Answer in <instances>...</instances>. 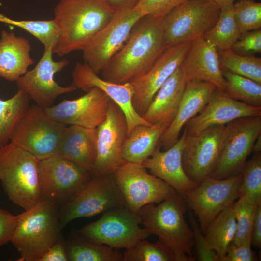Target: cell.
Masks as SVG:
<instances>
[{
    "mask_svg": "<svg viewBox=\"0 0 261 261\" xmlns=\"http://www.w3.org/2000/svg\"><path fill=\"white\" fill-rule=\"evenodd\" d=\"M167 47L160 22L145 15L101 71L103 78L116 84L131 82L145 74Z\"/></svg>",
    "mask_w": 261,
    "mask_h": 261,
    "instance_id": "obj_1",
    "label": "cell"
},
{
    "mask_svg": "<svg viewBox=\"0 0 261 261\" xmlns=\"http://www.w3.org/2000/svg\"><path fill=\"white\" fill-rule=\"evenodd\" d=\"M116 12L103 0H60L54 9L59 36L53 53L62 57L82 50Z\"/></svg>",
    "mask_w": 261,
    "mask_h": 261,
    "instance_id": "obj_2",
    "label": "cell"
},
{
    "mask_svg": "<svg viewBox=\"0 0 261 261\" xmlns=\"http://www.w3.org/2000/svg\"><path fill=\"white\" fill-rule=\"evenodd\" d=\"M149 203L137 213L144 228L163 241L174 253L176 261H193V232L184 215L187 205L174 189L161 202Z\"/></svg>",
    "mask_w": 261,
    "mask_h": 261,
    "instance_id": "obj_3",
    "label": "cell"
},
{
    "mask_svg": "<svg viewBox=\"0 0 261 261\" xmlns=\"http://www.w3.org/2000/svg\"><path fill=\"white\" fill-rule=\"evenodd\" d=\"M0 180L9 199L25 210L42 201L41 160L11 142L0 147Z\"/></svg>",
    "mask_w": 261,
    "mask_h": 261,
    "instance_id": "obj_4",
    "label": "cell"
},
{
    "mask_svg": "<svg viewBox=\"0 0 261 261\" xmlns=\"http://www.w3.org/2000/svg\"><path fill=\"white\" fill-rule=\"evenodd\" d=\"M58 208L42 201L19 214L11 242L20 254L18 261H39L62 237Z\"/></svg>",
    "mask_w": 261,
    "mask_h": 261,
    "instance_id": "obj_5",
    "label": "cell"
},
{
    "mask_svg": "<svg viewBox=\"0 0 261 261\" xmlns=\"http://www.w3.org/2000/svg\"><path fill=\"white\" fill-rule=\"evenodd\" d=\"M220 12L212 0H187L178 5L160 21L166 46L203 37L216 24Z\"/></svg>",
    "mask_w": 261,
    "mask_h": 261,
    "instance_id": "obj_6",
    "label": "cell"
},
{
    "mask_svg": "<svg viewBox=\"0 0 261 261\" xmlns=\"http://www.w3.org/2000/svg\"><path fill=\"white\" fill-rule=\"evenodd\" d=\"M140 224L142 219L137 213L121 206L104 212L99 219L85 225L76 232L93 243L115 249H127L151 235Z\"/></svg>",
    "mask_w": 261,
    "mask_h": 261,
    "instance_id": "obj_7",
    "label": "cell"
},
{
    "mask_svg": "<svg viewBox=\"0 0 261 261\" xmlns=\"http://www.w3.org/2000/svg\"><path fill=\"white\" fill-rule=\"evenodd\" d=\"M67 125L50 117L44 108L29 106L14 128L10 142L40 160L57 154Z\"/></svg>",
    "mask_w": 261,
    "mask_h": 261,
    "instance_id": "obj_8",
    "label": "cell"
},
{
    "mask_svg": "<svg viewBox=\"0 0 261 261\" xmlns=\"http://www.w3.org/2000/svg\"><path fill=\"white\" fill-rule=\"evenodd\" d=\"M41 178L42 201L59 209L76 197L91 177L89 172L55 154L41 160Z\"/></svg>",
    "mask_w": 261,
    "mask_h": 261,
    "instance_id": "obj_9",
    "label": "cell"
},
{
    "mask_svg": "<svg viewBox=\"0 0 261 261\" xmlns=\"http://www.w3.org/2000/svg\"><path fill=\"white\" fill-rule=\"evenodd\" d=\"M226 126L220 154L210 176L218 179L242 174L255 142L261 134V116L239 118Z\"/></svg>",
    "mask_w": 261,
    "mask_h": 261,
    "instance_id": "obj_10",
    "label": "cell"
},
{
    "mask_svg": "<svg viewBox=\"0 0 261 261\" xmlns=\"http://www.w3.org/2000/svg\"><path fill=\"white\" fill-rule=\"evenodd\" d=\"M145 15L138 6L116 11L82 49L84 62L98 74L123 46L135 24Z\"/></svg>",
    "mask_w": 261,
    "mask_h": 261,
    "instance_id": "obj_11",
    "label": "cell"
},
{
    "mask_svg": "<svg viewBox=\"0 0 261 261\" xmlns=\"http://www.w3.org/2000/svg\"><path fill=\"white\" fill-rule=\"evenodd\" d=\"M112 175L123 196L125 206L134 213L147 204L160 203L174 189L149 174L142 164L126 161Z\"/></svg>",
    "mask_w": 261,
    "mask_h": 261,
    "instance_id": "obj_12",
    "label": "cell"
},
{
    "mask_svg": "<svg viewBox=\"0 0 261 261\" xmlns=\"http://www.w3.org/2000/svg\"><path fill=\"white\" fill-rule=\"evenodd\" d=\"M242 173L222 179L208 176L184 197L187 207L198 218L203 234L214 218L238 198Z\"/></svg>",
    "mask_w": 261,
    "mask_h": 261,
    "instance_id": "obj_13",
    "label": "cell"
},
{
    "mask_svg": "<svg viewBox=\"0 0 261 261\" xmlns=\"http://www.w3.org/2000/svg\"><path fill=\"white\" fill-rule=\"evenodd\" d=\"M125 206V200L112 174L91 177L73 200L58 209L60 227L81 218L91 217L115 207Z\"/></svg>",
    "mask_w": 261,
    "mask_h": 261,
    "instance_id": "obj_14",
    "label": "cell"
},
{
    "mask_svg": "<svg viewBox=\"0 0 261 261\" xmlns=\"http://www.w3.org/2000/svg\"><path fill=\"white\" fill-rule=\"evenodd\" d=\"M127 124L121 108L112 100L104 121L97 127V158L91 177L112 174L126 161L122 153Z\"/></svg>",
    "mask_w": 261,
    "mask_h": 261,
    "instance_id": "obj_15",
    "label": "cell"
},
{
    "mask_svg": "<svg viewBox=\"0 0 261 261\" xmlns=\"http://www.w3.org/2000/svg\"><path fill=\"white\" fill-rule=\"evenodd\" d=\"M226 130V125H215L195 134H186L182 164L186 174L193 181L199 183L213 173Z\"/></svg>",
    "mask_w": 261,
    "mask_h": 261,
    "instance_id": "obj_16",
    "label": "cell"
},
{
    "mask_svg": "<svg viewBox=\"0 0 261 261\" xmlns=\"http://www.w3.org/2000/svg\"><path fill=\"white\" fill-rule=\"evenodd\" d=\"M53 50V47L44 49L42 57L34 68L28 71L16 81L18 89L23 91L35 104L43 108L53 105L60 95L77 89L72 85L60 86L55 81V74L67 66L69 62L66 59L54 61Z\"/></svg>",
    "mask_w": 261,
    "mask_h": 261,
    "instance_id": "obj_17",
    "label": "cell"
},
{
    "mask_svg": "<svg viewBox=\"0 0 261 261\" xmlns=\"http://www.w3.org/2000/svg\"><path fill=\"white\" fill-rule=\"evenodd\" d=\"M191 42L168 47L145 74L130 82L134 89L132 105L140 116L145 112L158 91L180 66Z\"/></svg>",
    "mask_w": 261,
    "mask_h": 261,
    "instance_id": "obj_18",
    "label": "cell"
},
{
    "mask_svg": "<svg viewBox=\"0 0 261 261\" xmlns=\"http://www.w3.org/2000/svg\"><path fill=\"white\" fill-rule=\"evenodd\" d=\"M111 101L105 93L95 87L78 98L64 99L44 109L50 117L66 125L95 128L105 119Z\"/></svg>",
    "mask_w": 261,
    "mask_h": 261,
    "instance_id": "obj_19",
    "label": "cell"
},
{
    "mask_svg": "<svg viewBox=\"0 0 261 261\" xmlns=\"http://www.w3.org/2000/svg\"><path fill=\"white\" fill-rule=\"evenodd\" d=\"M72 76V85L77 89L87 92L93 87L99 88L121 108L127 121V136L138 124L153 125L145 120L133 108L132 99L134 89L130 82L116 84L102 79L85 62L76 63Z\"/></svg>",
    "mask_w": 261,
    "mask_h": 261,
    "instance_id": "obj_20",
    "label": "cell"
},
{
    "mask_svg": "<svg viewBox=\"0 0 261 261\" xmlns=\"http://www.w3.org/2000/svg\"><path fill=\"white\" fill-rule=\"evenodd\" d=\"M261 116V107H255L229 97L217 88L199 114L188 121L184 130L188 135L197 134L215 125H225L239 118Z\"/></svg>",
    "mask_w": 261,
    "mask_h": 261,
    "instance_id": "obj_21",
    "label": "cell"
},
{
    "mask_svg": "<svg viewBox=\"0 0 261 261\" xmlns=\"http://www.w3.org/2000/svg\"><path fill=\"white\" fill-rule=\"evenodd\" d=\"M186 82L203 81L225 91L226 81L222 74L217 48L203 37L191 42L181 65Z\"/></svg>",
    "mask_w": 261,
    "mask_h": 261,
    "instance_id": "obj_22",
    "label": "cell"
},
{
    "mask_svg": "<svg viewBox=\"0 0 261 261\" xmlns=\"http://www.w3.org/2000/svg\"><path fill=\"white\" fill-rule=\"evenodd\" d=\"M186 131L171 147L164 151L158 145L154 153L142 163L155 176L166 182L183 198L198 185L186 174L182 164Z\"/></svg>",
    "mask_w": 261,
    "mask_h": 261,
    "instance_id": "obj_23",
    "label": "cell"
},
{
    "mask_svg": "<svg viewBox=\"0 0 261 261\" xmlns=\"http://www.w3.org/2000/svg\"><path fill=\"white\" fill-rule=\"evenodd\" d=\"M217 88L215 85L206 81L187 82L177 115L160 138V147L167 150L178 141L183 127L204 108Z\"/></svg>",
    "mask_w": 261,
    "mask_h": 261,
    "instance_id": "obj_24",
    "label": "cell"
},
{
    "mask_svg": "<svg viewBox=\"0 0 261 261\" xmlns=\"http://www.w3.org/2000/svg\"><path fill=\"white\" fill-rule=\"evenodd\" d=\"M186 83L180 66L158 91L141 116L153 125L167 129L177 115Z\"/></svg>",
    "mask_w": 261,
    "mask_h": 261,
    "instance_id": "obj_25",
    "label": "cell"
},
{
    "mask_svg": "<svg viewBox=\"0 0 261 261\" xmlns=\"http://www.w3.org/2000/svg\"><path fill=\"white\" fill-rule=\"evenodd\" d=\"M97 128L67 126L58 147V154L90 172L97 158Z\"/></svg>",
    "mask_w": 261,
    "mask_h": 261,
    "instance_id": "obj_26",
    "label": "cell"
},
{
    "mask_svg": "<svg viewBox=\"0 0 261 261\" xmlns=\"http://www.w3.org/2000/svg\"><path fill=\"white\" fill-rule=\"evenodd\" d=\"M29 40L14 32L3 30L0 38V77L16 81L34 63Z\"/></svg>",
    "mask_w": 261,
    "mask_h": 261,
    "instance_id": "obj_27",
    "label": "cell"
},
{
    "mask_svg": "<svg viewBox=\"0 0 261 261\" xmlns=\"http://www.w3.org/2000/svg\"><path fill=\"white\" fill-rule=\"evenodd\" d=\"M166 129L155 125L135 126L122 146V153L125 161L142 164L154 153Z\"/></svg>",
    "mask_w": 261,
    "mask_h": 261,
    "instance_id": "obj_28",
    "label": "cell"
},
{
    "mask_svg": "<svg viewBox=\"0 0 261 261\" xmlns=\"http://www.w3.org/2000/svg\"><path fill=\"white\" fill-rule=\"evenodd\" d=\"M232 204L226 206L214 218L204 233L208 244L218 255L219 261L225 256L227 247L236 232Z\"/></svg>",
    "mask_w": 261,
    "mask_h": 261,
    "instance_id": "obj_29",
    "label": "cell"
},
{
    "mask_svg": "<svg viewBox=\"0 0 261 261\" xmlns=\"http://www.w3.org/2000/svg\"><path fill=\"white\" fill-rule=\"evenodd\" d=\"M66 246L68 261H124L118 249L92 242L77 232L69 237Z\"/></svg>",
    "mask_w": 261,
    "mask_h": 261,
    "instance_id": "obj_30",
    "label": "cell"
},
{
    "mask_svg": "<svg viewBox=\"0 0 261 261\" xmlns=\"http://www.w3.org/2000/svg\"><path fill=\"white\" fill-rule=\"evenodd\" d=\"M233 4L220 9L218 21L203 36L218 51L231 49L242 35L234 16Z\"/></svg>",
    "mask_w": 261,
    "mask_h": 261,
    "instance_id": "obj_31",
    "label": "cell"
},
{
    "mask_svg": "<svg viewBox=\"0 0 261 261\" xmlns=\"http://www.w3.org/2000/svg\"><path fill=\"white\" fill-rule=\"evenodd\" d=\"M30 100L20 89L8 99H0V147L10 142L14 128L30 106Z\"/></svg>",
    "mask_w": 261,
    "mask_h": 261,
    "instance_id": "obj_32",
    "label": "cell"
},
{
    "mask_svg": "<svg viewBox=\"0 0 261 261\" xmlns=\"http://www.w3.org/2000/svg\"><path fill=\"white\" fill-rule=\"evenodd\" d=\"M222 70L250 79L261 84V58L239 54L231 49L218 51Z\"/></svg>",
    "mask_w": 261,
    "mask_h": 261,
    "instance_id": "obj_33",
    "label": "cell"
},
{
    "mask_svg": "<svg viewBox=\"0 0 261 261\" xmlns=\"http://www.w3.org/2000/svg\"><path fill=\"white\" fill-rule=\"evenodd\" d=\"M226 81L224 92L231 98L248 105L261 107V84L248 78L222 70Z\"/></svg>",
    "mask_w": 261,
    "mask_h": 261,
    "instance_id": "obj_34",
    "label": "cell"
},
{
    "mask_svg": "<svg viewBox=\"0 0 261 261\" xmlns=\"http://www.w3.org/2000/svg\"><path fill=\"white\" fill-rule=\"evenodd\" d=\"M0 22L23 29L37 38L44 49H53L59 36V30L53 19L50 20H15L0 14Z\"/></svg>",
    "mask_w": 261,
    "mask_h": 261,
    "instance_id": "obj_35",
    "label": "cell"
},
{
    "mask_svg": "<svg viewBox=\"0 0 261 261\" xmlns=\"http://www.w3.org/2000/svg\"><path fill=\"white\" fill-rule=\"evenodd\" d=\"M124 261H176L172 250L161 240L152 243L143 239L123 253Z\"/></svg>",
    "mask_w": 261,
    "mask_h": 261,
    "instance_id": "obj_36",
    "label": "cell"
},
{
    "mask_svg": "<svg viewBox=\"0 0 261 261\" xmlns=\"http://www.w3.org/2000/svg\"><path fill=\"white\" fill-rule=\"evenodd\" d=\"M238 198L245 197L256 205L261 204V152L254 153L242 172Z\"/></svg>",
    "mask_w": 261,
    "mask_h": 261,
    "instance_id": "obj_37",
    "label": "cell"
},
{
    "mask_svg": "<svg viewBox=\"0 0 261 261\" xmlns=\"http://www.w3.org/2000/svg\"><path fill=\"white\" fill-rule=\"evenodd\" d=\"M257 206L245 197H239L236 202L233 203L237 229L232 242L235 245L251 243L252 226Z\"/></svg>",
    "mask_w": 261,
    "mask_h": 261,
    "instance_id": "obj_38",
    "label": "cell"
},
{
    "mask_svg": "<svg viewBox=\"0 0 261 261\" xmlns=\"http://www.w3.org/2000/svg\"><path fill=\"white\" fill-rule=\"evenodd\" d=\"M234 16L242 34L261 29V3L253 0H239L233 3Z\"/></svg>",
    "mask_w": 261,
    "mask_h": 261,
    "instance_id": "obj_39",
    "label": "cell"
},
{
    "mask_svg": "<svg viewBox=\"0 0 261 261\" xmlns=\"http://www.w3.org/2000/svg\"><path fill=\"white\" fill-rule=\"evenodd\" d=\"M187 0H140L137 6L146 16L158 22Z\"/></svg>",
    "mask_w": 261,
    "mask_h": 261,
    "instance_id": "obj_40",
    "label": "cell"
},
{
    "mask_svg": "<svg viewBox=\"0 0 261 261\" xmlns=\"http://www.w3.org/2000/svg\"><path fill=\"white\" fill-rule=\"evenodd\" d=\"M188 217L193 232V243L196 250L195 259L200 261H219V259L208 244L200 227L193 217L191 210L188 211Z\"/></svg>",
    "mask_w": 261,
    "mask_h": 261,
    "instance_id": "obj_41",
    "label": "cell"
},
{
    "mask_svg": "<svg viewBox=\"0 0 261 261\" xmlns=\"http://www.w3.org/2000/svg\"><path fill=\"white\" fill-rule=\"evenodd\" d=\"M234 52L243 55H253L261 52V30L243 34L231 47Z\"/></svg>",
    "mask_w": 261,
    "mask_h": 261,
    "instance_id": "obj_42",
    "label": "cell"
},
{
    "mask_svg": "<svg viewBox=\"0 0 261 261\" xmlns=\"http://www.w3.org/2000/svg\"><path fill=\"white\" fill-rule=\"evenodd\" d=\"M251 242L237 246L232 241L228 245L225 256L220 261H256L258 258L252 250Z\"/></svg>",
    "mask_w": 261,
    "mask_h": 261,
    "instance_id": "obj_43",
    "label": "cell"
},
{
    "mask_svg": "<svg viewBox=\"0 0 261 261\" xmlns=\"http://www.w3.org/2000/svg\"><path fill=\"white\" fill-rule=\"evenodd\" d=\"M19 218V214L13 215L0 207V246L11 242Z\"/></svg>",
    "mask_w": 261,
    "mask_h": 261,
    "instance_id": "obj_44",
    "label": "cell"
},
{
    "mask_svg": "<svg viewBox=\"0 0 261 261\" xmlns=\"http://www.w3.org/2000/svg\"><path fill=\"white\" fill-rule=\"evenodd\" d=\"M39 261H68L66 242L59 238L40 259Z\"/></svg>",
    "mask_w": 261,
    "mask_h": 261,
    "instance_id": "obj_45",
    "label": "cell"
},
{
    "mask_svg": "<svg viewBox=\"0 0 261 261\" xmlns=\"http://www.w3.org/2000/svg\"><path fill=\"white\" fill-rule=\"evenodd\" d=\"M251 244L254 247H261V204L256 208L251 235Z\"/></svg>",
    "mask_w": 261,
    "mask_h": 261,
    "instance_id": "obj_46",
    "label": "cell"
},
{
    "mask_svg": "<svg viewBox=\"0 0 261 261\" xmlns=\"http://www.w3.org/2000/svg\"><path fill=\"white\" fill-rule=\"evenodd\" d=\"M116 11L135 7L140 0H103Z\"/></svg>",
    "mask_w": 261,
    "mask_h": 261,
    "instance_id": "obj_47",
    "label": "cell"
},
{
    "mask_svg": "<svg viewBox=\"0 0 261 261\" xmlns=\"http://www.w3.org/2000/svg\"><path fill=\"white\" fill-rule=\"evenodd\" d=\"M221 9L233 4L235 0H212Z\"/></svg>",
    "mask_w": 261,
    "mask_h": 261,
    "instance_id": "obj_48",
    "label": "cell"
},
{
    "mask_svg": "<svg viewBox=\"0 0 261 261\" xmlns=\"http://www.w3.org/2000/svg\"><path fill=\"white\" fill-rule=\"evenodd\" d=\"M253 151L254 153L261 152V134L259 135L255 142L253 145Z\"/></svg>",
    "mask_w": 261,
    "mask_h": 261,
    "instance_id": "obj_49",
    "label": "cell"
}]
</instances>
